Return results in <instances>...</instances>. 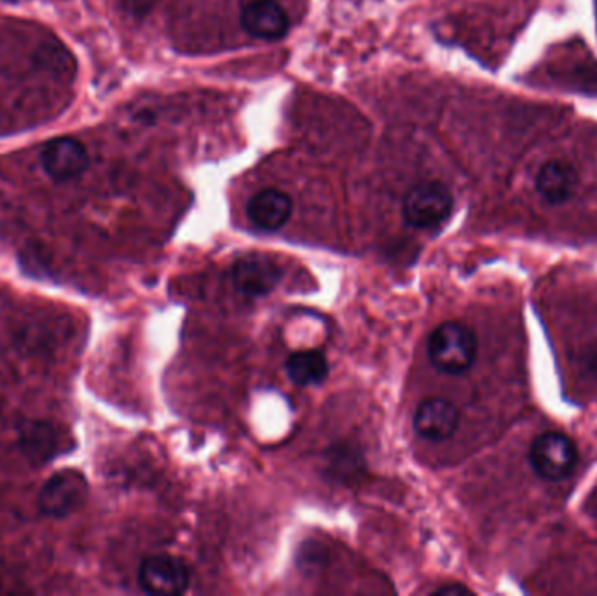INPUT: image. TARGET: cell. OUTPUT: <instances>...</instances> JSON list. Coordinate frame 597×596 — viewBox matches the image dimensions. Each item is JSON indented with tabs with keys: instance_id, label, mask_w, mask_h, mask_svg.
<instances>
[{
	"instance_id": "cell-1",
	"label": "cell",
	"mask_w": 597,
	"mask_h": 596,
	"mask_svg": "<svg viewBox=\"0 0 597 596\" xmlns=\"http://www.w3.org/2000/svg\"><path fill=\"white\" fill-rule=\"evenodd\" d=\"M479 350L477 334L463 322L447 321L437 325L427 343L428 359L437 371L463 374L474 366Z\"/></svg>"
},
{
	"instance_id": "cell-2",
	"label": "cell",
	"mask_w": 597,
	"mask_h": 596,
	"mask_svg": "<svg viewBox=\"0 0 597 596\" xmlns=\"http://www.w3.org/2000/svg\"><path fill=\"white\" fill-rule=\"evenodd\" d=\"M453 203L450 188L439 180H430L407 191L402 203V214L413 228H439L442 223L450 219Z\"/></svg>"
},
{
	"instance_id": "cell-3",
	"label": "cell",
	"mask_w": 597,
	"mask_h": 596,
	"mask_svg": "<svg viewBox=\"0 0 597 596\" xmlns=\"http://www.w3.org/2000/svg\"><path fill=\"white\" fill-rule=\"evenodd\" d=\"M87 491H89V485L83 473L63 469L52 474L39 491L37 502H39L40 513L52 520H63L83 508Z\"/></svg>"
},
{
	"instance_id": "cell-4",
	"label": "cell",
	"mask_w": 597,
	"mask_h": 596,
	"mask_svg": "<svg viewBox=\"0 0 597 596\" xmlns=\"http://www.w3.org/2000/svg\"><path fill=\"white\" fill-rule=\"evenodd\" d=\"M578 461L576 444L561 432H546L533 441L529 462L540 478L549 481L564 479L575 469Z\"/></svg>"
},
{
	"instance_id": "cell-5",
	"label": "cell",
	"mask_w": 597,
	"mask_h": 596,
	"mask_svg": "<svg viewBox=\"0 0 597 596\" xmlns=\"http://www.w3.org/2000/svg\"><path fill=\"white\" fill-rule=\"evenodd\" d=\"M139 584L148 595H183L191 586V570L179 558L153 555L140 565Z\"/></svg>"
},
{
	"instance_id": "cell-6",
	"label": "cell",
	"mask_w": 597,
	"mask_h": 596,
	"mask_svg": "<svg viewBox=\"0 0 597 596\" xmlns=\"http://www.w3.org/2000/svg\"><path fill=\"white\" fill-rule=\"evenodd\" d=\"M40 165L55 182H69L83 176L89 165L86 147L72 136H58L44 144Z\"/></svg>"
},
{
	"instance_id": "cell-7",
	"label": "cell",
	"mask_w": 597,
	"mask_h": 596,
	"mask_svg": "<svg viewBox=\"0 0 597 596\" xmlns=\"http://www.w3.org/2000/svg\"><path fill=\"white\" fill-rule=\"evenodd\" d=\"M231 281L247 298H261L275 290L282 281V267L264 254L244 255L232 266Z\"/></svg>"
},
{
	"instance_id": "cell-8",
	"label": "cell",
	"mask_w": 597,
	"mask_h": 596,
	"mask_svg": "<svg viewBox=\"0 0 597 596\" xmlns=\"http://www.w3.org/2000/svg\"><path fill=\"white\" fill-rule=\"evenodd\" d=\"M462 415L453 401L444 397H428L416 409L413 426L419 438L441 443L453 438L458 430Z\"/></svg>"
},
{
	"instance_id": "cell-9",
	"label": "cell",
	"mask_w": 597,
	"mask_h": 596,
	"mask_svg": "<svg viewBox=\"0 0 597 596\" xmlns=\"http://www.w3.org/2000/svg\"><path fill=\"white\" fill-rule=\"evenodd\" d=\"M57 427L44 420H26L17 424V448L32 467H43L57 458L61 448Z\"/></svg>"
},
{
	"instance_id": "cell-10",
	"label": "cell",
	"mask_w": 597,
	"mask_h": 596,
	"mask_svg": "<svg viewBox=\"0 0 597 596\" xmlns=\"http://www.w3.org/2000/svg\"><path fill=\"white\" fill-rule=\"evenodd\" d=\"M241 27L255 39L276 40L287 36L288 14L276 0H249L241 8Z\"/></svg>"
},
{
	"instance_id": "cell-11",
	"label": "cell",
	"mask_w": 597,
	"mask_h": 596,
	"mask_svg": "<svg viewBox=\"0 0 597 596\" xmlns=\"http://www.w3.org/2000/svg\"><path fill=\"white\" fill-rule=\"evenodd\" d=\"M294 202L279 189L267 188L259 191L247 203L250 223L262 231H278L292 217Z\"/></svg>"
},
{
	"instance_id": "cell-12",
	"label": "cell",
	"mask_w": 597,
	"mask_h": 596,
	"mask_svg": "<svg viewBox=\"0 0 597 596\" xmlns=\"http://www.w3.org/2000/svg\"><path fill=\"white\" fill-rule=\"evenodd\" d=\"M538 194L550 205H563L570 202L576 193L581 177L572 163L564 159H552L547 162L538 171L537 180Z\"/></svg>"
},
{
	"instance_id": "cell-13",
	"label": "cell",
	"mask_w": 597,
	"mask_h": 596,
	"mask_svg": "<svg viewBox=\"0 0 597 596\" xmlns=\"http://www.w3.org/2000/svg\"><path fill=\"white\" fill-rule=\"evenodd\" d=\"M329 360L319 350L294 351L285 360V373L297 386L322 385L329 378Z\"/></svg>"
},
{
	"instance_id": "cell-14",
	"label": "cell",
	"mask_w": 597,
	"mask_h": 596,
	"mask_svg": "<svg viewBox=\"0 0 597 596\" xmlns=\"http://www.w3.org/2000/svg\"><path fill=\"white\" fill-rule=\"evenodd\" d=\"M435 596H465L471 595V589H468L467 586L463 584H445V586L437 587L435 592L432 593Z\"/></svg>"
}]
</instances>
